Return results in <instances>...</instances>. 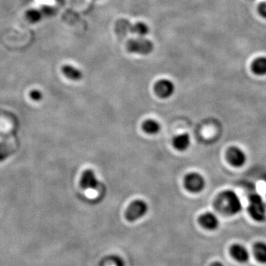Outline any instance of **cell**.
Listing matches in <instances>:
<instances>
[{
  "label": "cell",
  "instance_id": "obj_1",
  "mask_svg": "<svg viewBox=\"0 0 266 266\" xmlns=\"http://www.w3.org/2000/svg\"><path fill=\"white\" fill-rule=\"evenodd\" d=\"M215 206L222 214L235 215L242 209V204L238 195L232 190L221 192L216 199Z\"/></svg>",
  "mask_w": 266,
  "mask_h": 266
},
{
  "label": "cell",
  "instance_id": "obj_2",
  "mask_svg": "<svg viewBox=\"0 0 266 266\" xmlns=\"http://www.w3.org/2000/svg\"><path fill=\"white\" fill-rule=\"evenodd\" d=\"M116 33L121 36H125L128 33H134L140 36H144L149 33V28L146 23L138 22L133 24L125 19H118L115 25Z\"/></svg>",
  "mask_w": 266,
  "mask_h": 266
},
{
  "label": "cell",
  "instance_id": "obj_3",
  "mask_svg": "<svg viewBox=\"0 0 266 266\" xmlns=\"http://www.w3.org/2000/svg\"><path fill=\"white\" fill-rule=\"evenodd\" d=\"M248 211L253 220L263 222L266 218V205L263 198L257 194L250 195Z\"/></svg>",
  "mask_w": 266,
  "mask_h": 266
},
{
  "label": "cell",
  "instance_id": "obj_4",
  "mask_svg": "<svg viewBox=\"0 0 266 266\" xmlns=\"http://www.w3.org/2000/svg\"><path fill=\"white\" fill-rule=\"evenodd\" d=\"M127 49L130 53L146 56L153 51L154 44L150 40L142 37L132 38L127 41Z\"/></svg>",
  "mask_w": 266,
  "mask_h": 266
},
{
  "label": "cell",
  "instance_id": "obj_5",
  "mask_svg": "<svg viewBox=\"0 0 266 266\" xmlns=\"http://www.w3.org/2000/svg\"><path fill=\"white\" fill-rule=\"evenodd\" d=\"M149 211V205L143 200H136L133 201L126 211V217L130 222L136 221L144 217Z\"/></svg>",
  "mask_w": 266,
  "mask_h": 266
},
{
  "label": "cell",
  "instance_id": "obj_6",
  "mask_svg": "<svg viewBox=\"0 0 266 266\" xmlns=\"http://www.w3.org/2000/svg\"><path fill=\"white\" fill-rule=\"evenodd\" d=\"M184 186L192 193H200L205 189V180L200 173H189L185 177Z\"/></svg>",
  "mask_w": 266,
  "mask_h": 266
},
{
  "label": "cell",
  "instance_id": "obj_7",
  "mask_svg": "<svg viewBox=\"0 0 266 266\" xmlns=\"http://www.w3.org/2000/svg\"><path fill=\"white\" fill-rule=\"evenodd\" d=\"M175 85L172 81L163 78L157 81L155 85V92L161 99H168L174 94Z\"/></svg>",
  "mask_w": 266,
  "mask_h": 266
},
{
  "label": "cell",
  "instance_id": "obj_8",
  "mask_svg": "<svg viewBox=\"0 0 266 266\" xmlns=\"http://www.w3.org/2000/svg\"><path fill=\"white\" fill-rule=\"evenodd\" d=\"M100 181L93 170L86 169L81 174L80 185L85 190H95L100 186Z\"/></svg>",
  "mask_w": 266,
  "mask_h": 266
},
{
  "label": "cell",
  "instance_id": "obj_9",
  "mask_svg": "<svg viewBox=\"0 0 266 266\" xmlns=\"http://www.w3.org/2000/svg\"><path fill=\"white\" fill-rule=\"evenodd\" d=\"M227 159L233 166L241 167L245 164L247 156L245 152L237 146H232L227 152Z\"/></svg>",
  "mask_w": 266,
  "mask_h": 266
},
{
  "label": "cell",
  "instance_id": "obj_10",
  "mask_svg": "<svg viewBox=\"0 0 266 266\" xmlns=\"http://www.w3.org/2000/svg\"><path fill=\"white\" fill-rule=\"evenodd\" d=\"M230 254L236 261L241 263H247L249 260L250 254L246 247L242 244L236 243L230 248Z\"/></svg>",
  "mask_w": 266,
  "mask_h": 266
},
{
  "label": "cell",
  "instance_id": "obj_11",
  "mask_svg": "<svg viewBox=\"0 0 266 266\" xmlns=\"http://www.w3.org/2000/svg\"><path fill=\"white\" fill-rule=\"evenodd\" d=\"M199 223L204 229L213 231L219 227L220 220L214 213L205 212L199 217Z\"/></svg>",
  "mask_w": 266,
  "mask_h": 266
},
{
  "label": "cell",
  "instance_id": "obj_12",
  "mask_svg": "<svg viewBox=\"0 0 266 266\" xmlns=\"http://www.w3.org/2000/svg\"><path fill=\"white\" fill-rule=\"evenodd\" d=\"M172 144L174 149H177L179 152H184L190 146V135L187 133L178 134L173 138Z\"/></svg>",
  "mask_w": 266,
  "mask_h": 266
},
{
  "label": "cell",
  "instance_id": "obj_13",
  "mask_svg": "<svg viewBox=\"0 0 266 266\" xmlns=\"http://www.w3.org/2000/svg\"><path fill=\"white\" fill-rule=\"evenodd\" d=\"M62 72L66 78L72 80V81H79L83 77L82 72L72 65H64L62 68Z\"/></svg>",
  "mask_w": 266,
  "mask_h": 266
},
{
  "label": "cell",
  "instance_id": "obj_14",
  "mask_svg": "<svg viewBox=\"0 0 266 266\" xmlns=\"http://www.w3.org/2000/svg\"><path fill=\"white\" fill-rule=\"evenodd\" d=\"M253 252L257 261L266 264V242H256L253 247Z\"/></svg>",
  "mask_w": 266,
  "mask_h": 266
},
{
  "label": "cell",
  "instance_id": "obj_15",
  "mask_svg": "<svg viewBox=\"0 0 266 266\" xmlns=\"http://www.w3.org/2000/svg\"><path fill=\"white\" fill-rule=\"evenodd\" d=\"M251 69L253 72L257 75H266V57L257 58L253 62L251 65Z\"/></svg>",
  "mask_w": 266,
  "mask_h": 266
},
{
  "label": "cell",
  "instance_id": "obj_16",
  "mask_svg": "<svg viewBox=\"0 0 266 266\" xmlns=\"http://www.w3.org/2000/svg\"><path fill=\"white\" fill-rule=\"evenodd\" d=\"M161 124L154 119L146 120L143 124V130L149 134H158L161 131Z\"/></svg>",
  "mask_w": 266,
  "mask_h": 266
},
{
  "label": "cell",
  "instance_id": "obj_17",
  "mask_svg": "<svg viewBox=\"0 0 266 266\" xmlns=\"http://www.w3.org/2000/svg\"><path fill=\"white\" fill-rule=\"evenodd\" d=\"M12 155V150L6 143H0V163L6 161Z\"/></svg>",
  "mask_w": 266,
  "mask_h": 266
},
{
  "label": "cell",
  "instance_id": "obj_18",
  "mask_svg": "<svg viewBox=\"0 0 266 266\" xmlns=\"http://www.w3.org/2000/svg\"><path fill=\"white\" fill-rule=\"evenodd\" d=\"M30 97L34 101H41L43 99V93L38 90H33L30 93Z\"/></svg>",
  "mask_w": 266,
  "mask_h": 266
},
{
  "label": "cell",
  "instance_id": "obj_19",
  "mask_svg": "<svg viewBox=\"0 0 266 266\" xmlns=\"http://www.w3.org/2000/svg\"><path fill=\"white\" fill-rule=\"evenodd\" d=\"M259 13L263 18L266 19V1L261 3L259 6Z\"/></svg>",
  "mask_w": 266,
  "mask_h": 266
},
{
  "label": "cell",
  "instance_id": "obj_20",
  "mask_svg": "<svg viewBox=\"0 0 266 266\" xmlns=\"http://www.w3.org/2000/svg\"><path fill=\"white\" fill-rule=\"evenodd\" d=\"M211 266H225L223 263H220V262H216V263L211 264Z\"/></svg>",
  "mask_w": 266,
  "mask_h": 266
}]
</instances>
